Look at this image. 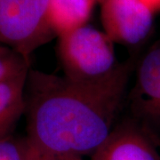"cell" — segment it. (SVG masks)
Masks as SVG:
<instances>
[{
    "label": "cell",
    "mask_w": 160,
    "mask_h": 160,
    "mask_svg": "<svg viewBox=\"0 0 160 160\" xmlns=\"http://www.w3.org/2000/svg\"><path fill=\"white\" fill-rule=\"evenodd\" d=\"M131 117L157 143L160 142V43L138 63L135 84L128 95Z\"/></svg>",
    "instance_id": "4"
},
{
    "label": "cell",
    "mask_w": 160,
    "mask_h": 160,
    "mask_svg": "<svg viewBox=\"0 0 160 160\" xmlns=\"http://www.w3.org/2000/svg\"><path fill=\"white\" fill-rule=\"evenodd\" d=\"M50 0H0V44L25 58L56 36L49 18Z\"/></svg>",
    "instance_id": "3"
},
{
    "label": "cell",
    "mask_w": 160,
    "mask_h": 160,
    "mask_svg": "<svg viewBox=\"0 0 160 160\" xmlns=\"http://www.w3.org/2000/svg\"><path fill=\"white\" fill-rule=\"evenodd\" d=\"M29 64V59L10 47L0 44V82L30 69Z\"/></svg>",
    "instance_id": "10"
},
{
    "label": "cell",
    "mask_w": 160,
    "mask_h": 160,
    "mask_svg": "<svg viewBox=\"0 0 160 160\" xmlns=\"http://www.w3.org/2000/svg\"><path fill=\"white\" fill-rule=\"evenodd\" d=\"M152 11L156 12L160 10V0H142Z\"/></svg>",
    "instance_id": "12"
},
{
    "label": "cell",
    "mask_w": 160,
    "mask_h": 160,
    "mask_svg": "<svg viewBox=\"0 0 160 160\" xmlns=\"http://www.w3.org/2000/svg\"><path fill=\"white\" fill-rule=\"evenodd\" d=\"M113 44L105 32L89 25L59 37L57 51L64 77L83 85L107 86L130 76L132 62H118Z\"/></svg>",
    "instance_id": "2"
},
{
    "label": "cell",
    "mask_w": 160,
    "mask_h": 160,
    "mask_svg": "<svg viewBox=\"0 0 160 160\" xmlns=\"http://www.w3.org/2000/svg\"><path fill=\"white\" fill-rule=\"evenodd\" d=\"M38 154L27 137H9L0 140V160H37Z\"/></svg>",
    "instance_id": "9"
},
{
    "label": "cell",
    "mask_w": 160,
    "mask_h": 160,
    "mask_svg": "<svg viewBox=\"0 0 160 160\" xmlns=\"http://www.w3.org/2000/svg\"><path fill=\"white\" fill-rule=\"evenodd\" d=\"M29 69L0 82V140L12 135L25 113V86Z\"/></svg>",
    "instance_id": "7"
},
{
    "label": "cell",
    "mask_w": 160,
    "mask_h": 160,
    "mask_svg": "<svg viewBox=\"0 0 160 160\" xmlns=\"http://www.w3.org/2000/svg\"><path fill=\"white\" fill-rule=\"evenodd\" d=\"M98 0H50L49 18L56 36L87 25Z\"/></svg>",
    "instance_id": "8"
},
{
    "label": "cell",
    "mask_w": 160,
    "mask_h": 160,
    "mask_svg": "<svg viewBox=\"0 0 160 160\" xmlns=\"http://www.w3.org/2000/svg\"><path fill=\"white\" fill-rule=\"evenodd\" d=\"M158 143L132 118L116 125L90 160H160Z\"/></svg>",
    "instance_id": "6"
},
{
    "label": "cell",
    "mask_w": 160,
    "mask_h": 160,
    "mask_svg": "<svg viewBox=\"0 0 160 160\" xmlns=\"http://www.w3.org/2000/svg\"><path fill=\"white\" fill-rule=\"evenodd\" d=\"M38 154V153H37ZM37 160H83L79 157L73 156H59V157H46V156H39L38 154Z\"/></svg>",
    "instance_id": "11"
},
{
    "label": "cell",
    "mask_w": 160,
    "mask_h": 160,
    "mask_svg": "<svg viewBox=\"0 0 160 160\" xmlns=\"http://www.w3.org/2000/svg\"><path fill=\"white\" fill-rule=\"evenodd\" d=\"M153 14L142 0H101L104 32L113 43L127 46L142 44L152 30Z\"/></svg>",
    "instance_id": "5"
},
{
    "label": "cell",
    "mask_w": 160,
    "mask_h": 160,
    "mask_svg": "<svg viewBox=\"0 0 160 160\" xmlns=\"http://www.w3.org/2000/svg\"><path fill=\"white\" fill-rule=\"evenodd\" d=\"M130 76L89 86L29 69L24 114L31 147L39 156L91 157L114 128Z\"/></svg>",
    "instance_id": "1"
}]
</instances>
